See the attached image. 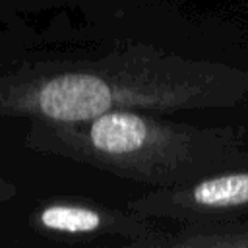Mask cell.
Segmentation results:
<instances>
[{
    "instance_id": "6da1fadb",
    "label": "cell",
    "mask_w": 248,
    "mask_h": 248,
    "mask_svg": "<svg viewBox=\"0 0 248 248\" xmlns=\"http://www.w3.org/2000/svg\"><path fill=\"white\" fill-rule=\"evenodd\" d=\"M112 101L108 85L93 76L66 74L48 79L39 91V110L54 120H91L108 110Z\"/></svg>"
},
{
    "instance_id": "7a4b0ae2",
    "label": "cell",
    "mask_w": 248,
    "mask_h": 248,
    "mask_svg": "<svg viewBox=\"0 0 248 248\" xmlns=\"http://www.w3.org/2000/svg\"><path fill=\"white\" fill-rule=\"evenodd\" d=\"M91 143L105 153H128L145 143L147 122L132 112L105 110L93 118Z\"/></svg>"
},
{
    "instance_id": "3957f363",
    "label": "cell",
    "mask_w": 248,
    "mask_h": 248,
    "mask_svg": "<svg viewBox=\"0 0 248 248\" xmlns=\"http://www.w3.org/2000/svg\"><path fill=\"white\" fill-rule=\"evenodd\" d=\"M192 200L207 207H232L248 203V172L203 180L194 188Z\"/></svg>"
},
{
    "instance_id": "277c9868",
    "label": "cell",
    "mask_w": 248,
    "mask_h": 248,
    "mask_svg": "<svg viewBox=\"0 0 248 248\" xmlns=\"http://www.w3.org/2000/svg\"><path fill=\"white\" fill-rule=\"evenodd\" d=\"M46 229L62 232H91L101 227V215L78 205H48L39 215Z\"/></svg>"
}]
</instances>
